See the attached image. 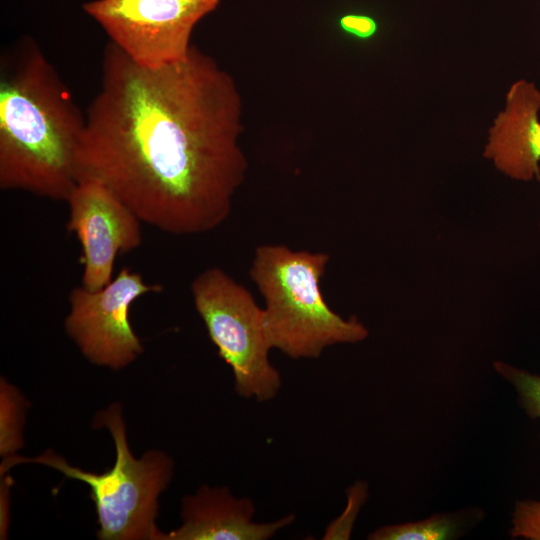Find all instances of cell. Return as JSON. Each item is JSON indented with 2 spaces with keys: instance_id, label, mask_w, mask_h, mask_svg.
<instances>
[{
  "instance_id": "ba28073f",
  "label": "cell",
  "mask_w": 540,
  "mask_h": 540,
  "mask_svg": "<svg viewBox=\"0 0 540 540\" xmlns=\"http://www.w3.org/2000/svg\"><path fill=\"white\" fill-rule=\"evenodd\" d=\"M66 229L81 245L82 286L95 291L112 280L118 254L142 244L141 220L102 183L78 181L68 198Z\"/></svg>"
},
{
  "instance_id": "30bf717a",
  "label": "cell",
  "mask_w": 540,
  "mask_h": 540,
  "mask_svg": "<svg viewBox=\"0 0 540 540\" xmlns=\"http://www.w3.org/2000/svg\"><path fill=\"white\" fill-rule=\"evenodd\" d=\"M539 112L540 90L533 82L518 80L489 129L484 157L514 180L527 182L540 175Z\"/></svg>"
},
{
  "instance_id": "2e32d148",
  "label": "cell",
  "mask_w": 540,
  "mask_h": 540,
  "mask_svg": "<svg viewBox=\"0 0 540 540\" xmlns=\"http://www.w3.org/2000/svg\"><path fill=\"white\" fill-rule=\"evenodd\" d=\"M537 180L540 182V175H538Z\"/></svg>"
},
{
  "instance_id": "8fae6325",
  "label": "cell",
  "mask_w": 540,
  "mask_h": 540,
  "mask_svg": "<svg viewBox=\"0 0 540 540\" xmlns=\"http://www.w3.org/2000/svg\"><path fill=\"white\" fill-rule=\"evenodd\" d=\"M463 530V515L435 514L424 520L383 526L371 534V540H449Z\"/></svg>"
},
{
  "instance_id": "4fadbf2b",
  "label": "cell",
  "mask_w": 540,
  "mask_h": 540,
  "mask_svg": "<svg viewBox=\"0 0 540 540\" xmlns=\"http://www.w3.org/2000/svg\"><path fill=\"white\" fill-rule=\"evenodd\" d=\"M495 370L515 388L521 407L531 418H540V375L532 374L502 361Z\"/></svg>"
},
{
  "instance_id": "5b68a950",
  "label": "cell",
  "mask_w": 540,
  "mask_h": 540,
  "mask_svg": "<svg viewBox=\"0 0 540 540\" xmlns=\"http://www.w3.org/2000/svg\"><path fill=\"white\" fill-rule=\"evenodd\" d=\"M197 313L219 356L230 366L235 392L258 402L272 400L281 387L269 360L264 310L252 294L223 270L213 267L191 283Z\"/></svg>"
},
{
  "instance_id": "8992f818",
  "label": "cell",
  "mask_w": 540,
  "mask_h": 540,
  "mask_svg": "<svg viewBox=\"0 0 540 540\" xmlns=\"http://www.w3.org/2000/svg\"><path fill=\"white\" fill-rule=\"evenodd\" d=\"M219 0H94L83 4L132 62L156 69L185 60L196 24Z\"/></svg>"
},
{
  "instance_id": "6da1fadb",
  "label": "cell",
  "mask_w": 540,
  "mask_h": 540,
  "mask_svg": "<svg viewBox=\"0 0 540 540\" xmlns=\"http://www.w3.org/2000/svg\"><path fill=\"white\" fill-rule=\"evenodd\" d=\"M85 116L77 182L102 183L170 234L204 233L229 216L247 169L242 103L211 56L192 45L185 60L150 69L108 42Z\"/></svg>"
},
{
  "instance_id": "7c38bea8",
  "label": "cell",
  "mask_w": 540,
  "mask_h": 540,
  "mask_svg": "<svg viewBox=\"0 0 540 540\" xmlns=\"http://www.w3.org/2000/svg\"><path fill=\"white\" fill-rule=\"evenodd\" d=\"M27 401L21 392L1 378L0 385V454L7 458L16 454L23 445Z\"/></svg>"
},
{
  "instance_id": "277c9868",
  "label": "cell",
  "mask_w": 540,
  "mask_h": 540,
  "mask_svg": "<svg viewBox=\"0 0 540 540\" xmlns=\"http://www.w3.org/2000/svg\"><path fill=\"white\" fill-rule=\"evenodd\" d=\"M94 424L107 428L115 444L114 465L104 473L74 467L54 451L47 450L33 458L16 454L3 458L0 474L28 462L54 468L67 478L89 486L90 498L96 508L99 539L164 540L165 533L156 525L158 498L172 479V458L160 450H149L141 458L131 453L119 403L100 411Z\"/></svg>"
},
{
  "instance_id": "9a60e30c",
  "label": "cell",
  "mask_w": 540,
  "mask_h": 540,
  "mask_svg": "<svg viewBox=\"0 0 540 540\" xmlns=\"http://www.w3.org/2000/svg\"><path fill=\"white\" fill-rule=\"evenodd\" d=\"M341 28L359 38L371 37L376 32V23L369 17L347 15L340 20Z\"/></svg>"
},
{
  "instance_id": "9c48e42d",
  "label": "cell",
  "mask_w": 540,
  "mask_h": 540,
  "mask_svg": "<svg viewBox=\"0 0 540 540\" xmlns=\"http://www.w3.org/2000/svg\"><path fill=\"white\" fill-rule=\"evenodd\" d=\"M255 506L227 487H200L182 499V524L164 540H268L292 524L294 514L271 522L254 521Z\"/></svg>"
},
{
  "instance_id": "52a82bcc",
  "label": "cell",
  "mask_w": 540,
  "mask_h": 540,
  "mask_svg": "<svg viewBox=\"0 0 540 540\" xmlns=\"http://www.w3.org/2000/svg\"><path fill=\"white\" fill-rule=\"evenodd\" d=\"M162 290V285L146 283L128 267L98 290L77 286L69 293L66 332L90 362L113 370L124 368L143 352L129 321L130 307L139 297Z\"/></svg>"
},
{
  "instance_id": "3957f363",
  "label": "cell",
  "mask_w": 540,
  "mask_h": 540,
  "mask_svg": "<svg viewBox=\"0 0 540 540\" xmlns=\"http://www.w3.org/2000/svg\"><path fill=\"white\" fill-rule=\"evenodd\" d=\"M328 261L327 253L293 251L285 245L255 250L250 276L265 300L268 340L292 359H315L329 346L368 336L358 318L341 317L324 299L320 281Z\"/></svg>"
},
{
  "instance_id": "5bb4252c",
  "label": "cell",
  "mask_w": 540,
  "mask_h": 540,
  "mask_svg": "<svg viewBox=\"0 0 540 540\" xmlns=\"http://www.w3.org/2000/svg\"><path fill=\"white\" fill-rule=\"evenodd\" d=\"M510 535L512 538L540 540V499L516 503Z\"/></svg>"
},
{
  "instance_id": "7a4b0ae2",
  "label": "cell",
  "mask_w": 540,
  "mask_h": 540,
  "mask_svg": "<svg viewBox=\"0 0 540 540\" xmlns=\"http://www.w3.org/2000/svg\"><path fill=\"white\" fill-rule=\"evenodd\" d=\"M86 116L40 46L25 37L0 58V189L66 201L77 184Z\"/></svg>"
}]
</instances>
